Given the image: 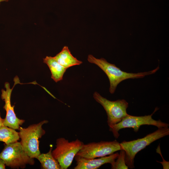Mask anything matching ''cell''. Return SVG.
Listing matches in <instances>:
<instances>
[{"label":"cell","instance_id":"cell-7","mask_svg":"<svg viewBox=\"0 0 169 169\" xmlns=\"http://www.w3.org/2000/svg\"><path fill=\"white\" fill-rule=\"evenodd\" d=\"M158 109L157 107L156 108L153 113L150 115L134 116L128 114L121 121L110 128L109 130L112 132L114 137L117 138L120 135L119 131L123 128H131L135 132H137L140 126L143 125H153L158 128L168 127V124L162 122L161 120H155L152 118V115Z\"/></svg>","mask_w":169,"mask_h":169},{"label":"cell","instance_id":"cell-9","mask_svg":"<svg viewBox=\"0 0 169 169\" xmlns=\"http://www.w3.org/2000/svg\"><path fill=\"white\" fill-rule=\"evenodd\" d=\"M4 86L6 90L2 89L1 95L2 99L5 102L3 108L6 111L3 125L15 130H18L25 120L17 117L14 110V105H11V97L13 88H10L9 83L8 82L5 83Z\"/></svg>","mask_w":169,"mask_h":169},{"label":"cell","instance_id":"cell-17","mask_svg":"<svg viewBox=\"0 0 169 169\" xmlns=\"http://www.w3.org/2000/svg\"><path fill=\"white\" fill-rule=\"evenodd\" d=\"M4 119L2 118L1 116V114L0 112V128L4 125H3Z\"/></svg>","mask_w":169,"mask_h":169},{"label":"cell","instance_id":"cell-18","mask_svg":"<svg viewBox=\"0 0 169 169\" xmlns=\"http://www.w3.org/2000/svg\"><path fill=\"white\" fill-rule=\"evenodd\" d=\"M9 0H0V5L1 3L4 2H8Z\"/></svg>","mask_w":169,"mask_h":169},{"label":"cell","instance_id":"cell-10","mask_svg":"<svg viewBox=\"0 0 169 169\" xmlns=\"http://www.w3.org/2000/svg\"><path fill=\"white\" fill-rule=\"evenodd\" d=\"M118 153H113L108 156L100 157L97 159H87L76 155L74 159L76 162L74 169H97L106 163H113L119 155Z\"/></svg>","mask_w":169,"mask_h":169},{"label":"cell","instance_id":"cell-13","mask_svg":"<svg viewBox=\"0 0 169 169\" xmlns=\"http://www.w3.org/2000/svg\"><path fill=\"white\" fill-rule=\"evenodd\" d=\"M53 147H50L47 153H42L37 159L41 164V168L44 169H62L59 162L53 156L52 154Z\"/></svg>","mask_w":169,"mask_h":169},{"label":"cell","instance_id":"cell-15","mask_svg":"<svg viewBox=\"0 0 169 169\" xmlns=\"http://www.w3.org/2000/svg\"><path fill=\"white\" fill-rule=\"evenodd\" d=\"M120 151V153L119 154L117 158L111 164V169H128V167L125 162V151L123 150Z\"/></svg>","mask_w":169,"mask_h":169},{"label":"cell","instance_id":"cell-11","mask_svg":"<svg viewBox=\"0 0 169 169\" xmlns=\"http://www.w3.org/2000/svg\"><path fill=\"white\" fill-rule=\"evenodd\" d=\"M54 57L57 62L67 69L82 63V61L78 60L72 55L66 46H64L61 51Z\"/></svg>","mask_w":169,"mask_h":169},{"label":"cell","instance_id":"cell-14","mask_svg":"<svg viewBox=\"0 0 169 169\" xmlns=\"http://www.w3.org/2000/svg\"><path fill=\"white\" fill-rule=\"evenodd\" d=\"M20 139L18 132L5 125L0 128V142L9 144L17 141Z\"/></svg>","mask_w":169,"mask_h":169},{"label":"cell","instance_id":"cell-4","mask_svg":"<svg viewBox=\"0 0 169 169\" xmlns=\"http://www.w3.org/2000/svg\"><path fill=\"white\" fill-rule=\"evenodd\" d=\"M0 158L5 166L12 168H24L27 164H34V158L30 157L24 151L20 142L6 144L0 153Z\"/></svg>","mask_w":169,"mask_h":169},{"label":"cell","instance_id":"cell-8","mask_svg":"<svg viewBox=\"0 0 169 169\" xmlns=\"http://www.w3.org/2000/svg\"><path fill=\"white\" fill-rule=\"evenodd\" d=\"M122 150L120 143L115 140L84 144L76 155L87 159L95 158L109 155Z\"/></svg>","mask_w":169,"mask_h":169},{"label":"cell","instance_id":"cell-2","mask_svg":"<svg viewBox=\"0 0 169 169\" xmlns=\"http://www.w3.org/2000/svg\"><path fill=\"white\" fill-rule=\"evenodd\" d=\"M169 135L168 127H162L143 138L128 141H124L120 143L122 150L125 151L127 166L130 168H134V159L137 153L153 142Z\"/></svg>","mask_w":169,"mask_h":169},{"label":"cell","instance_id":"cell-5","mask_svg":"<svg viewBox=\"0 0 169 169\" xmlns=\"http://www.w3.org/2000/svg\"><path fill=\"white\" fill-rule=\"evenodd\" d=\"M83 144L78 139L70 142L63 137L56 140V148L52 150V154L59 162L62 169H67L71 165Z\"/></svg>","mask_w":169,"mask_h":169},{"label":"cell","instance_id":"cell-6","mask_svg":"<svg viewBox=\"0 0 169 169\" xmlns=\"http://www.w3.org/2000/svg\"><path fill=\"white\" fill-rule=\"evenodd\" d=\"M93 97L106 111L107 116V122L110 128L121 121L128 115L126 109L128 103L125 100L110 101L102 97L96 92H94Z\"/></svg>","mask_w":169,"mask_h":169},{"label":"cell","instance_id":"cell-1","mask_svg":"<svg viewBox=\"0 0 169 169\" xmlns=\"http://www.w3.org/2000/svg\"><path fill=\"white\" fill-rule=\"evenodd\" d=\"M88 61L99 66L106 74L110 83L109 92L113 94L118 85L121 81L129 79L142 78L145 76L155 73L159 69V66L148 72L136 73H128L121 70L113 64L108 62L103 58L98 59L91 54L88 57Z\"/></svg>","mask_w":169,"mask_h":169},{"label":"cell","instance_id":"cell-3","mask_svg":"<svg viewBox=\"0 0 169 169\" xmlns=\"http://www.w3.org/2000/svg\"><path fill=\"white\" fill-rule=\"evenodd\" d=\"M43 120L36 124L30 125L27 128L20 127L18 132L20 142L24 151L31 158H36L41 153L39 149V139L45 134L42 126L48 122Z\"/></svg>","mask_w":169,"mask_h":169},{"label":"cell","instance_id":"cell-16","mask_svg":"<svg viewBox=\"0 0 169 169\" xmlns=\"http://www.w3.org/2000/svg\"><path fill=\"white\" fill-rule=\"evenodd\" d=\"M5 166L3 160L0 158V169H5Z\"/></svg>","mask_w":169,"mask_h":169},{"label":"cell","instance_id":"cell-12","mask_svg":"<svg viewBox=\"0 0 169 169\" xmlns=\"http://www.w3.org/2000/svg\"><path fill=\"white\" fill-rule=\"evenodd\" d=\"M43 62L46 64L50 70L51 78L56 82L62 80L67 69L63 67L54 57L46 56L43 59Z\"/></svg>","mask_w":169,"mask_h":169}]
</instances>
